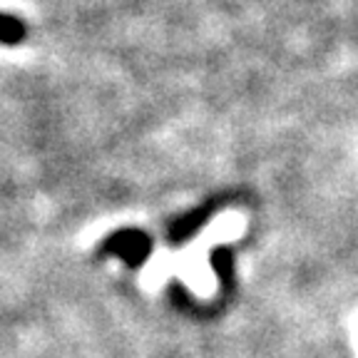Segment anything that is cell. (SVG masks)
I'll return each mask as SVG.
<instances>
[{
	"label": "cell",
	"instance_id": "6da1fadb",
	"mask_svg": "<svg viewBox=\"0 0 358 358\" xmlns=\"http://www.w3.org/2000/svg\"><path fill=\"white\" fill-rule=\"evenodd\" d=\"M150 252H152V239L145 231H137V229L115 231L100 246V254H112V257L124 259L132 268L142 266L147 262V257H150Z\"/></svg>",
	"mask_w": 358,
	"mask_h": 358
},
{
	"label": "cell",
	"instance_id": "7a4b0ae2",
	"mask_svg": "<svg viewBox=\"0 0 358 358\" xmlns=\"http://www.w3.org/2000/svg\"><path fill=\"white\" fill-rule=\"evenodd\" d=\"M219 207H222V199H219V196H212L207 204H201V207L192 209V212L185 214V217H179L177 222L169 227V241H172V244L187 241L192 234H196V231L212 219V214L217 212Z\"/></svg>",
	"mask_w": 358,
	"mask_h": 358
},
{
	"label": "cell",
	"instance_id": "3957f363",
	"mask_svg": "<svg viewBox=\"0 0 358 358\" xmlns=\"http://www.w3.org/2000/svg\"><path fill=\"white\" fill-rule=\"evenodd\" d=\"M28 38V25L17 15L0 13V45H20Z\"/></svg>",
	"mask_w": 358,
	"mask_h": 358
}]
</instances>
